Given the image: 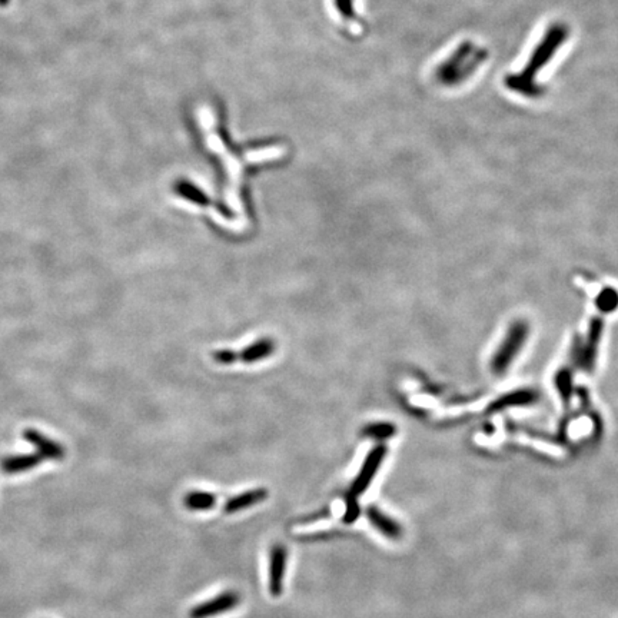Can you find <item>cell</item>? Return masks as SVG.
Wrapping results in <instances>:
<instances>
[{"label": "cell", "instance_id": "cell-12", "mask_svg": "<svg viewBox=\"0 0 618 618\" xmlns=\"http://www.w3.org/2000/svg\"><path fill=\"white\" fill-rule=\"evenodd\" d=\"M177 192L181 195V196H184L185 200H188V201H190V202H195V204H197V205H206L208 204V196L200 189V188H196L195 185H192L190 182H185V181H181V182H178V185H177Z\"/></svg>", "mask_w": 618, "mask_h": 618}, {"label": "cell", "instance_id": "cell-9", "mask_svg": "<svg viewBox=\"0 0 618 618\" xmlns=\"http://www.w3.org/2000/svg\"><path fill=\"white\" fill-rule=\"evenodd\" d=\"M601 330H603V325L600 323V319H596V323H592L591 331H589L588 338H587V343L584 345L583 355H581V364L587 369H591L592 365H594V359H596V354H597V345H599V339H600V335H601Z\"/></svg>", "mask_w": 618, "mask_h": 618}, {"label": "cell", "instance_id": "cell-7", "mask_svg": "<svg viewBox=\"0 0 618 618\" xmlns=\"http://www.w3.org/2000/svg\"><path fill=\"white\" fill-rule=\"evenodd\" d=\"M266 498H268V489H265V488H257V489L246 491V492L239 494V496H235L231 500H228L224 511L227 514H234V512L246 510L250 507H254Z\"/></svg>", "mask_w": 618, "mask_h": 618}, {"label": "cell", "instance_id": "cell-19", "mask_svg": "<svg viewBox=\"0 0 618 618\" xmlns=\"http://www.w3.org/2000/svg\"><path fill=\"white\" fill-rule=\"evenodd\" d=\"M10 0H0V6H8Z\"/></svg>", "mask_w": 618, "mask_h": 618}, {"label": "cell", "instance_id": "cell-18", "mask_svg": "<svg viewBox=\"0 0 618 618\" xmlns=\"http://www.w3.org/2000/svg\"><path fill=\"white\" fill-rule=\"evenodd\" d=\"M235 358H236L235 354H234V352H229V351H219V352L215 354V359H216L219 364H229V362H234Z\"/></svg>", "mask_w": 618, "mask_h": 618}, {"label": "cell", "instance_id": "cell-17", "mask_svg": "<svg viewBox=\"0 0 618 618\" xmlns=\"http://www.w3.org/2000/svg\"><path fill=\"white\" fill-rule=\"evenodd\" d=\"M335 6L339 12V15L345 19H352L354 17V5L352 0H335Z\"/></svg>", "mask_w": 618, "mask_h": 618}, {"label": "cell", "instance_id": "cell-13", "mask_svg": "<svg viewBox=\"0 0 618 618\" xmlns=\"http://www.w3.org/2000/svg\"><path fill=\"white\" fill-rule=\"evenodd\" d=\"M345 514H343V523L345 524H352V523H355L358 518H359V514H361V507H359V504H358V498H357V496H354V494H351V492H348L347 496H345Z\"/></svg>", "mask_w": 618, "mask_h": 618}, {"label": "cell", "instance_id": "cell-15", "mask_svg": "<svg viewBox=\"0 0 618 618\" xmlns=\"http://www.w3.org/2000/svg\"><path fill=\"white\" fill-rule=\"evenodd\" d=\"M535 398V395L530 391H520L517 393H511L510 398H503L496 407L497 408H503V407H508V405H520V404H528Z\"/></svg>", "mask_w": 618, "mask_h": 618}, {"label": "cell", "instance_id": "cell-1", "mask_svg": "<svg viewBox=\"0 0 618 618\" xmlns=\"http://www.w3.org/2000/svg\"><path fill=\"white\" fill-rule=\"evenodd\" d=\"M528 336V325L526 323L514 324L505 339L503 341L501 347L497 350L496 357L491 361V368L496 374H503L514 361V358L521 351L523 345Z\"/></svg>", "mask_w": 618, "mask_h": 618}, {"label": "cell", "instance_id": "cell-6", "mask_svg": "<svg viewBox=\"0 0 618 618\" xmlns=\"http://www.w3.org/2000/svg\"><path fill=\"white\" fill-rule=\"evenodd\" d=\"M366 517H368L369 523L373 524L385 537H388L391 539H398L402 535L401 526L395 520H392L391 517L385 515L378 507L369 505L366 508Z\"/></svg>", "mask_w": 618, "mask_h": 618}, {"label": "cell", "instance_id": "cell-8", "mask_svg": "<svg viewBox=\"0 0 618 618\" xmlns=\"http://www.w3.org/2000/svg\"><path fill=\"white\" fill-rule=\"evenodd\" d=\"M42 457L39 454H24V455H13L2 460V469L8 474H17L29 471L42 462Z\"/></svg>", "mask_w": 618, "mask_h": 618}, {"label": "cell", "instance_id": "cell-3", "mask_svg": "<svg viewBox=\"0 0 618 618\" xmlns=\"http://www.w3.org/2000/svg\"><path fill=\"white\" fill-rule=\"evenodd\" d=\"M239 594L236 591H225L222 594L208 600L202 604H197L189 612L190 618H211L234 610L239 604Z\"/></svg>", "mask_w": 618, "mask_h": 618}, {"label": "cell", "instance_id": "cell-14", "mask_svg": "<svg viewBox=\"0 0 618 618\" xmlns=\"http://www.w3.org/2000/svg\"><path fill=\"white\" fill-rule=\"evenodd\" d=\"M364 434L375 439H385L393 437L395 427L391 424H373L364 430Z\"/></svg>", "mask_w": 618, "mask_h": 618}, {"label": "cell", "instance_id": "cell-5", "mask_svg": "<svg viewBox=\"0 0 618 618\" xmlns=\"http://www.w3.org/2000/svg\"><path fill=\"white\" fill-rule=\"evenodd\" d=\"M23 437H24V439L35 445L42 458L63 460L66 455V451H65L62 444H59L51 438H47L46 435L40 434L36 430H26L23 432Z\"/></svg>", "mask_w": 618, "mask_h": 618}, {"label": "cell", "instance_id": "cell-16", "mask_svg": "<svg viewBox=\"0 0 618 618\" xmlns=\"http://www.w3.org/2000/svg\"><path fill=\"white\" fill-rule=\"evenodd\" d=\"M597 305L601 311H614V308L618 305V295L612 289H605L597 300Z\"/></svg>", "mask_w": 618, "mask_h": 618}, {"label": "cell", "instance_id": "cell-11", "mask_svg": "<svg viewBox=\"0 0 618 618\" xmlns=\"http://www.w3.org/2000/svg\"><path fill=\"white\" fill-rule=\"evenodd\" d=\"M272 351H274V345H272L270 341L265 339V341H259L255 345H251V347L246 348L241 354V358L245 362H254V361H258V359H262V358L268 357Z\"/></svg>", "mask_w": 618, "mask_h": 618}, {"label": "cell", "instance_id": "cell-10", "mask_svg": "<svg viewBox=\"0 0 618 618\" xmlns=\"http://www.w3.org/2000/svg\"><path fill=\"white\" fill-rule=\"evenodd\" d=\"M216 504V497L211 492L192 491L186 494L185 505L192 511H205L213 508Z\"/></svg>", "mask_w": 618, "mask_h": 618}, {"label": "cell", "instance_id": "cell-2", "mask_svg": "<svg viewBox=\"0 0 618 618\" xmlns=\"http://www.w3.org/2000/svg\"><path fill=\"white\" fill-rule=\"evenodd\" d=\"M387 455V448L385 445H378L373 451L368 454V457L365 458L361 471L358 474V477L354 480L350 492L354 494V496H361V494L369 487L371 481L374 480L378 468L381 466L384 458Z\"/></svg>", "mask_w": 618, "mask_h": 618}, {"label": "cell", "instance_id": "cell-4", "mask_svg": "<svg viewBox=\"0 0 618 618\" xmlns=\"http://www.w3.org/2000/svg\"><path fill=\"white\" fill-rule=\"evenodd\" d=\"M286 558L288 553L284 546L277 544V546L272 547L269 558V591L274 597H279L282 594Z\"/></svg>", "mask_w": 618, "mask_h": 618}]
</instances>
